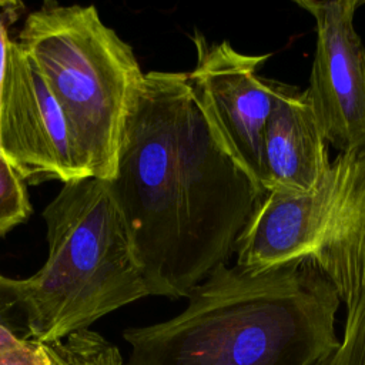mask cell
<instances>
[{"label":"cell","mask_w":365,"mask_h":365,"mask_svg":"<svg viewBox=\"0 0 365 365\" xmlns=\"http://www.w3.org/2000/svg\"><path fill=\"white\" fill-rule=\"evenodd\" d=\"M43 217L47 259L34 275L19 279L26 338H66L150 295L106 181L64 182Z\"/></svg>","instance_id":"3"},{"label":"cell","mask_w":365,"mask_h":365,"mask_svg":"<svg viewBox=\"0 0 365 365\" xmlns=\"http://www.w3.org/2000/svg\"><path fill=\"white\" fill-rule=\"evenodd\" d=\"M9 6H16V3H9V1H0V9H6Z\"/></svg>","instance_id":"16"},{"label":"cell","mask_w":365,"mask_h":365,"mask_svg":"<svg viewBox=\"0 0 365 365\" xmlns=\"http://www.w3.org/2000/svg\"><path fill=\"white\" fill-rule=\"evenodd\" d=\"M0 365H51L50 342L20 336L0 351Z\"/></svg>","instance_id":"13"},{"label":"cell","mask_w":365,"mask_h":365,"mask_svg":"<svg viewBox=\"0 0 365 365\" xmlns=\"http://www.w3.org/2000/svg\"><path fill=\"white\" fill-rule=\"evenodd\" d=\"M191 40L197 61L187 78L195 103L215 143L265 191L264 131L281 81L258 68L271 54H244L227 40L210 43L198 30Z\"/></svg>","instance_id":"5"},{"label":"cell","mask_w":365,"mask_h":365,"mask_svg":"<svg viewBox=\"0 0 365 365\" xmlns=\"http://www.w3.org/2000/svg\"><path fill=\"white\" fill-rule=\"evenodd\" d=\"M0 277H1V274H0Z\"/></svg>","instance_id":"17"},{"label":"cell","mask_w":365,"mask_h":365,"mask_svg":"<svg viewBox=\"0 0 365 365\" xmlns=\"http://www.w3.org/2000/svg\"><path fill=\"white\" fill-rule=\"evenodd\" d=\"M339 301L346 308L342 339L315 365H365V258L348 272Z\"/></svg>","instance_id":"10"},{"label":"cell","mask_w":365,"mask_h":365,"mask_svg":"<svg viewBox=\"0 0 365 365\" xmlns=\"http://www.w3.org/2000/svg\"><path fill=\"white\" fill-rule=\"evenodd\" d=\"M315 20L307 88L328 144L338 154L365 150V44L355 30L365 0H295Z\"/></svg>","instance_id":"6"},{"label":"cell","mask_w":365,"mask_h":365,"mask_svg":"<svg viewBox=\"0 0 365 365\" xmlns=\"http://www.w3.org/2000/svg\"><path fill=\"white\" fill-rule=\"evenodd\" d=\"M48 342L51 365H124L118 348L90 328Z\"/></svg>","instance_id":"11"},{"label":"cell","mask_w":365,"mask_h":365,"mask_svg":"<svg viewBox=\"0 0 365 365\" xmlns=\"http://www.w3.org/2000/svg\"><path fill=\"white\" fill-rule=\"evenodd\" d=\"M339 178L336 155L311 190L267 192L237 240V265L267 268L309 258L327 227Z\"/></svg>","instance_id":"8"},{"label":"cell","mask_w":365,"mask_h":365,"mask_svg":"<svg viewBox=\"0 0 365 365\" xmlns=\"http://www.w3.org/2000/svg\"><path fill=\"white\" fill-rule=\"evenodd\" d=\"M16 311H20V295H19V279L0 277V322L11 325V317Z\"/></svg>","instance_id":"14"},{"label":"cell","mask_w":365,"mask_h":365,"mask_svg":"<svg viewBox=\"0 0 365 365\" xmlns=\"http://www.w3.org/2000/svg\"><path fill=\"white\" fill-rule=\"evenodd\" d=\"M331 161L308 91L281 81L264 131L265 191H308Z\"/></svg>","instance_id":"9"},{"label":"cell","mask_w":365,"mask_h":365,"mask_svg":"<svg viewBox=\"0 0 365 365\" xmlns=\"http://www.w3.org/2000/svg\"><path fill=\"white\" fill-rule=\"evenodd\" d=\"M150 295L187 298L227 264L267 194L215 143L187 73L148 71L106 181Z\"/></svg>","instance_id":"1"},{"label":"cell","mask_w":365,"mask_h":365,"mask_svg":"<svg viewBox=\"0 0 365 365\" xmlns=\"http://www.w3.org/2000/svg\"><path fill=\"white\" fill-rule=\"evenodd\" d=\"M58 104L90 177L111 181L144 74L94 6L46 1L16 40Z\"/></svg>","instance_id":"4"},{"label":"cell","mask_w":365,"mask_h":365,"mask_svg":"<svg viewBox=\"0 0 365 365\" xmlns=\"http://www.w3.org/2000/svg\"><path fill=\"white\" fill-rule=\"evenodd\" d=\"M175 317L123 332L124 365H315L335 349L339 298L314 262L227 264L190 291Z\"/></svg>","instance_id":"2"},{"label":"cell","mask_w":365,"mask_h":365,"mask_svg":"<svg viewBox=\"0 0 365 365\" xmlns=\"http://www.w3.org/2000/svg\"><path fill=\"white\" fill-rule=\"evenodd\" d=\"M26 181L0 151V237L31 215Z\"/></svg>","instance_id":"12"},{"label":"cell","mask_w":365,"mask_h":365,"mask_svg":"<svg viewBox=\"0 0 365 365\" xmlns=\"http://www.w3.org/2000/svg\"><path fill=\"white\" fill-rule=\"evenodd\" d=\"M19 338L20 336L16 334V331L13 328L0 322V351L6 346L11 345L13 342H16Z\"/></svg>","instance_id":"15"},{"label":"cell","mask_w":365,"mask_h":365,"mask_svg":"<svg viewBox=\"0 0 365 365\" xmlns=\"http://www.w3.org/2000/svg\"><path fill=\"white\" fill-rule=\"evenodd\" d=\"M0 151L30 184L90 177L58 104L13 40L0 96Z\"/></svg>","instance_id":"7"}]
</instances>
